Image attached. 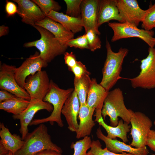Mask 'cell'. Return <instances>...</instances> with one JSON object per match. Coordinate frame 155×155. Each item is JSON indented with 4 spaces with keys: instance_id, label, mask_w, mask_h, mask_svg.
I'll use <instances>...</instances> for the list:
<instances>
[{
    "instance_id": "cell-1",
    "label": "cell",
    "mask_w": 155,
    "mask_h": 155,
    "mask_svg": "<svg viewBox=\"0 0 155 155\" xmlns=\"http://www.w3.org/2000/svg\"><path fill=\"white\" fill-rule=\"evenodd\" d=\"M106 47V57L102 69V78L99 84L109 91L121 78L120 74L123 63L129 51L127 49L121 47L117 52H114L107 40Z\"/></svg>"
},
{
    "instance_id": "cell-2",
    "label": "cell",
    "mask_w": 155,
    "mask_h": 155,
    "mask_svg": "<svg viewBox=\"0 0 155 155\" xmlns=\"http://www.w3.org/2000/svg\"><path fill=\"white\" fill-rule=\"evenodd\" d=\"M74 90L73 88L66 90L61 89L52 80H50L48 90L43 101L51 104L53 110L49 116L43 119H34L29 125L49 122L51 125L55 122L59 127H63L64 124L61 118V111L66 100Z\"/></svg>"
},
{
    "instance_id": "cell-3",
    "label": "cell",
    "mask_w": 155,
    "mask_h": 155,
    "mask_svg": "<svg viewBox=\"0 0 155 155\" xmlns=\"http://www.w3.org/2000/svg\"><path fill=\"white\" fill-rule=\"evenodd\" d=\"M24 140L23 146L14 155H34L46 150L62 152L61 148L52 142L47 128L43 123L28 133Z\"/></svg>"
},
{
    "instance_id": "cell-4",
    "label": "cell",
    "mask_w": 155,
    "mask_h": 155,
    "mask_svg": "<svg viewBox=\"0 0 155 155\" xmlns=\"http://www.w3.org/2000/svg\"><path fill=\"white\" fill-rule=\"evenodd\" d=\"M132 111L125 106L123 92L119 88L108 92L101 110L104 120L108 116L111 126L116 127L118 124V117H120L129 124Z\"/></svg>"
},
{
    "instance_id": "cell-5",
    "label": "cell",
    "mask_w": 155,
    "mask_h": 155,
    "mask_svg": "<svg viewBox=\"0 0 155 155\" xmlns=\"http://www.w3.org/2000/svg\"><path fill=\"white\" fill-rule=\"evenodd\" d=\"M35 28L40 33V39L25 43V47H34L40 51V56L46 63L51 62L56 57L64 54L68 48L62 45L54 35L45 28L35 25Z\"/></svg>"
},
{
    "instance_id": "cell-6",
    "label": "cell",
    "mask_w": 155,
    "mask_h": 155,
    "mask_svg": "<svg viewBox=\"0 0 155 155\" xmlns=\"http://www.w3.org/2000/svg\"><path fill=\"white\" fill-rule=\"evenodd\" d=\"M108 25L113 30V35L111 41L114 42L123 38L136 37L142 40L149 47L155 46L154 32L138 28L137 26L127 23L109 22Z\"/></svg>"
},
{
    "instance_id": "cell-7",
    "label": "cell",
    "mask_w": 155,
    "mask_h": 155,
    "mask_svg": "<svg viewBox=\"0 0 155 155\" xmlns=\"http://www.w3.org/2000/svg\"><path fill=\"white\" fill-rule=\"evenodd\" d=\"M147 57L141 61V71L135 77L127 79L134 88H155V48L149 47Z\"/></svg>"
},
{
    "instance_id": "cell-8",
    "label": "cell",
    "mask_w": 155,
    "mask_h": 155,
    "mask_svg": "<svg viewBox=\"0 0 155 155\" xmlns=\"http://www.w3.org/2000/svg\"><path fill=\"white\" fill-rule=\"evenodd\" d=\"M132 141L130 144L135 148L146 146L148 135L152 126L151 120L144 114L132 111L130 119Z\"/></svg>"
},
{
    "instance_id": "cell-9",
    "label": "cell",
    "mask_w": 155,
    "mask_h": 155,
    "mask_svg": "<svg viewBox=\"0 0 155 155\" xmlns=\"http://www.w3.org/2000/svg\"><path fill=\"white\" fill-rule=\"evenodd\" d=\"M15 65L3 63L0 67V88L6 90L17 97L29 100L30 96L26 90L18 84L15 77Z\"/></svg>"
},
{
    "instance_id": "cell-10",
    "label": "cell",
    "mask_w": 155,
    "mask_h": 155,
    "mask_svg": "<svg viewBox=\"0 0 155 155\" xmlns=\"http://www.w3.org/2000/svg\"><path fill=\"white\" fill-rule=\"evenodd\" d=\"M42 110L52 112L53 107L51 104L43 100L31 99L28 106L22 113L19 115H13V119L20 121V127L19 131L23 140L28 133V127L32 121L34 115Z\"/></svg>"
},
{
    "instance_id": "cell-11",
    "label": "cell",
    "mask_w": 155,
    "mask_h": 155,
    "mask_svg": "<svg viewBox=\"0 0 155 155\" xmlns=\"http://www.w3.org/2000/svg\"><path fill=\"white\" fill-rule=\"evenodd\" d=\"M50 80L45 70H41L27 77L24 88L31 99L43 100L48 90Z\"/></svg>"
},
{
    "instance_id": "cell-12",
    "label": "cell",
    "mask_w": 155,
    "mask_h": 155,
    "mask_svg": "<svg viewBox=\"0 0 155 155\" xmlns=\"http://www.w3.org/2000/svg\"><path fill=\"white\" fill-rule=\"evenodd\" d=\"M122 23H129L137 26L142 22L146 10L142 9L136 0H116Z\"/></svg>"
},
{
    "instance_id": "cell-13",
    "label": "cell",
    "mask_w": 155,
    "mask_h": 155,
    "mask_svg": "<svg viewBox=\"0 0 155 155\" xmlns=\"http://www.w3.org/2000/svg\"><path fill=\"white\" fill-rule=\"evenodd\" d=\"M40 53L36 52L33 55L27 58L15 72L16 80L19 85L24 88L26 80L28 76L34 74L46 67L48 63L45 62L40 56Z\"/></svg>"
},
{
    "instance_id": "cell-14",
    "label": "cell",
    "mask_w": 155,
    "mask_h": 155,
    "mask_svg": "<svg viewBox=\"0 0 155 155\" xmlns=\"http://www.w3.org/2000/svg\"><path fill=\"white\" fill-rule=\"evenodd\" d=\"M18 4L17 13L22 22L32 26L46 16L39 7L32 0H13Z\"/></svg>"
},
{
    "instance_id": "cell-15",
    "label": "cell",
    "mask_w": 155,
    "mask_h": 155,
    "mask_svg": "<svg viewBox=\"0 0 155 155\" xmlns=\"http://www.w3.org/2000/svg\"><path fill=\"white\" fill-rule=\"evenodd\" d=\"M99 0H83L81 5L82 26L85 33L92 30L98 35L100 34L97 26Z\"/></svg>"
},
{
    "instance_id": "cell-16",
    "label": "cell",
    "mask_w": 155,
    "mask_h": 155,
    "mask_svg": "<svg viewBox=\"0 0 155 155\" xmlns=\"http://www.w3.org/2000/svg\"><path fill=\"white\" fill-rule=\"evenodd\" d=\"M96 134L98 139L104 142L105 148L112 152L117 154L126 152L134 155H148L149 153L146 146L141 148H134L123 142L107 137L102 133L100 126L97 129Z\"/></svg>"
},
{
    "instance_id": "cell-17",
    "label": "cell",
    "mask_w": 155,
    "mask_h": 155,
    "mask_svg": "<svg viewBox=\"0 0 155 155\" xmlns=\"http://www.w3.org/2000/svg\"><path fill=\"white\" fill-rule=\"evenodd\" d=\"M0 155H6L11 152L14 155L24 144L19 135L12 134L3 123H0Z\"/></svg>"
},
{
    "instance_id": "cell-18",
    "label": "cell",
    "mask_w": 155,
    "mask_h": 155,
    "mask_svg": "<svg viewBox=\"0 0 155 155\" xmlns=\"http://www.w3.org/2000/svg\"><path fill=\"white\" fill-rule=\"evenodd\" d=\"M80 108L79 100L74 90L66 100L61 111V114L67 121L68 128L72 132H76L79 128L77 119Z\"/></svg>"
},
{
    "instance_id": "cell-19",
    "label": "cell",
    "mask_w": 155,
    "mask_h": 155,
    "mask_svg": "<svg viewBox=\"0 0 155 155\" xmlns=\"http://www.w3.org/2000/svg\"><path fill=\"white\" fill-rule=\"evenodd\" d=\"M102 109H96L94 116L95 121L98 123L106 130L107 135L106 136L111 139H116L118 137L121 139L123 142H128L127 133L130 130L131 126L127 123L123 121L122 119L119 121L116 127L107 125L104 121L101 114Z\"/></svg>"
},
{
    "instance_id": "cell-20",
    "label": "cell",
    "mask_w": 155,
    "mask_h": 155,
    "mask_svg": "<svg viewBox=\"0 0 155 155\" xmlns=\"http://www.w3.org/2000/svg\"><path fill=\"white\" fill-rule=\"evenodd\" d=\"M35 25L41 26L48 30L63 45H66L67 41L74 38V34L60 23L47 17L36 23Z\"/></svg>"
},
{
    "instance_id": "cell-21",
    "label": "cell",
    "mask_w": 155,
    "mask_h": 155,
    "mask_svg": "<svg viewBox=\"0 0 155 155\" xmlns=\"http://www.w3.org/2000/svg\"><path fill=\"white\" fill-rule=\"evenodd\" d=\"M111 20H115L122 23L116 0H99L97 17L98 27Z\"/></svg>"
},
{
    "instance_id": "cell-22",
    "label": "cell",
    "mask_w": 155,
    "mask_h": 155,
    "mask_svg": "<svg viewBox=\"0 0 155 155\" xmlns=\"http://www.w3.org/2000/svg\"><path fill=\"white\" fill-rule=\"evenodd\" d=\"M95 109L91 108L86 104L80 106L78 115L80 120L79 128L76 131L77 139L84 137L90 135L92 129L95 125L92 116Z\"/></svg>"
},
{
    "instance_id": "cell-23",
    "label": "cell",
    "mask_w": 155,
    "mask_h": 155,
    "mask_svg": "<svg viewBox=\"0 0 155 155\" xmlns=\"http://www.w3.org/2000/svg\"><path fill=\"white\" fill-rule=\"evenodd\" d=\"M108 91L99 84L95 78L91 79V82L87 95L86 104L96 109H102L104 100Z\"/></svg>"
},
{
    "instance_id": "cell-24",
    "label": "cell",
    "mask_w": 155,
    "mask_h": 155,
    "mask_svg": "<svg viewBox=\"0 0 155 155\" xmlns=\"http://www.w3.org/2000/svg\"><path fill=\"white\" fill-rule=\"evenodd\" d=\"M58 22L74 34L81 32L83 28L81 18H74L62 12L52 11L46 16Z\"/></svg>"
},
{
    "instance_id": "cell-25",
    "label": "cell",
    "mask_w": 155,
    "mask_h": 155,
    "mask_svg": "<svg viewBox=\"0 0 155 155\" xmlns=\"http://www.w3.org/2000/svg\"><path fill=\"white\" fill-rule=\"evenodd\" d=\"M30 102V100L16 97L0 102V109L13 115H19L26 109Z\"/></svg>"
},
{
    "instance_id": "cell-26",
    "label": "cell",
    "mask_w": 155,
    "mask_h": 155,
    "mask_svg": "<svg viewBox=\"0 0 155 155\" xmlns=\"http://www.w3.org/2000/svg\"><path fill=\"white\" fill-rule=\"evenodd\" d=\"M89 75L85 74L80 78L74 77V90L78 97L80 106L86 104L87 95L91 82Z\"/></svg>"
},
{
    "instance_id": "cell-27",
    "label": "cell",
    "mask_w": 155,
    "mask_h": 155,
    "mask_svg": "<svg viewBox=\"0 0 155 155\" xmlns=\"http://www.w3.org/2000/svg\"><path fill=\"white\" fill-rule=\"evenodd\" d=\"M92 142L90 137L86 136L75 143L72 142L70 147L74 150L73 155H87V152L90 148Z\"/></svg>"
},
{
    "instance_id": "cell-28",
    "label": "cell",
    "mask_w": 155,
    "mask_h": 155,
    "mask_svg": "<svg viewBox=\"0 0 155 155\" xmlns=\"http://www.w3.org/2000/svg\"><path fill=\"white\" fill-rule=\"evenodd\" d=\"M87 155H134L132 154L123 152L117 154L108 150L106 148L103 149L100 141L97 140H92L90 150L87 152Z\"/></svg>"
},
{
    "instance_id": "cell-29",
    "label": "cell",
    "mask_w": 155,
    "mask_h": 155,
    "mask_svg": "<svg viewBox=\"0 0 155 155\" xmlns=\"http://www.w3.org/2000/svg\"><path fill=\"white\" fill-rule=\"evenodd\" d=\"M46 17L51 11L58 12L61 9L59 3L53 0H32Z\"/></svg>"
},
{
    "instance_id": "cell-30",
    "label": "cell",
    "mask_w": 155,
    "mask_h": 155,
    "mask_svg": "<svg viewBox=\"0 0 155 155\" xmlns=\"http://www.w3.org/2000/svg\"><path fill=\"white\" fill-rule=\"evenodd\" d=\"M142 22L141 26L144 29L151 30L155 28V3L146 10Z\"/></svg>"
},
{
    "instance_id": "cell-31",
    "label": "cell",
    "mask_w": 155,
    "mask_h": 155,
    "mask_svg": "<svg viewBox=\"0 0 155 155\" xmlns=\"http://www.w3.org/2000/svg\"><path fill=\"white\" fill-rule=\"evenodd\" d=\"M83 0H65L67 6L66 14L74 18H81V5Z\"/></svg>"
},
{
    "instance_id": "cell-32",
    "label": "cell",
    "mask_w": 155,
    "mask_h": 155,
    "mask_svg": "<svg viewBox=\"0 0 155 155\" xmlns=\"http://www.w3.org/2000/svg\"><path fill=\"white\" fill-rule=\"evenodd\" d=\"M87 40L89 49L92 51L101 47V42L98 35L92 30H88L85 34Z\"/></svg>"
},
{
    "instance_id": "cell-33",
    "label": "cell",
    "mask_w": 155,
    "mask_h": 155,
    "mask_svg": "<svg viewBox=\"0 0 155 155\" xmlns=\"http://www.w3.org/2000/svg\"><path fill=\"white\" fill-rule=\"evenodd\" d=\"M65 45L68 47H74L80 49H89L87 40L85 34L73 38L67 41Z\"/></svg>"
},
{
    "instance_id": "cell-34",
    "label": "cell",
    "mask_w": 155,
    "mask_h": 155,
    "mask_svg": "<svg viewBox=\"0 0 155 155\" xmlns=\"http://www.w3.org/2000/svg\"><path fill=\"white\" fill-rule=\"evenodd\" d=\"M68 70L72 72L75 75V77L77 78H80L85 74L90 75V72L87 69L85 65L80 61H77L75 65L73 67L68 69Z\"/></svg>"
},
{
    "instance_id": "cell-35",
    "label": "cell",
    "mask_w": 155,
    "mask_h": 155,
    "mask_svg": "<svg viewBox=\"0 0 155 155\" xmlns=\"http://www.w3.org/2000/svg\"><path fill=\"white\" fill-rule=\"evenodd\" d=\"M64 55L65 63L68 66V69L73 67L75 65L77 61L75 55L73 52H71L69 53L66 52Z\"/></svg>"
},
{
    "instance_id": "cell-36",
    "label": "cell",
    "mask_w": 155,
    "mask_h": 155,
    "mask_svg": "<svg viewBox=\"0 0 155 155\" xmlns=\"http://www.w3.org/2000/svg\"><path fill=\"white\" fill-rule=\"evenodd\" d=\"M5 8L8 16H12L18 12V7L12 2L6 0Z\"/></svg>"
},
{
    "instance_id": "cell-37",
    "label": "cell",
    "mask_w": 155,
    "mask_h": 155,
    "mask_svg": "<svg viewBox=\"0 0 155 155\" xmlns=\"http://www.w3.org/2000/svg\"><path fill=\"white\" fill-rule=\"evenodd\" d=\"M146 146L155 152V130L151 129L148 135Z\"/></svg>"
},
{
    "instance_id": "cell-38",
    "label": "cell",
    "mask_w": 155,
    "mask_h": 155,
    "mask_svg": "<svg viewBox=\"0 0 155 155\" xmlns=\"http://www.w3.org/2000/svg\"><path fill=\"white\" fill-rule=\"evenodd\" d=\"M17 97L14 95L4 90H0V102Z\"/></svg>"
},
{
    "instance_id": "cell-39",
    "label": "cell",
    "mask_w": 155,
    "mask_h": 155,
    "mask_svg": "<svg viewBox=\"0 0 155 155\" xmlns=\"http://www.w3.org/2000/svg\"><path fill=\"white\" fill-rule=\"evenodd\" d=\"M34 155H63L61 153L51 150H46L39 152Z\"/></svg>"
},
{
    "instance_id": "cell-40",
    "label": "cell",
    "mask_w": 155,
    "mask_h": 155,
    "mask_svg": "<svg viewBox=\"0 0 155 155\" xmlns=\"http://www.w3.org/2000/svg\"><path fill=\"white\" fill-rule=\"evenodd\" d=\"M9 31L8 27L3 25L0 27V36L7 34Z\"/></svg>"
},
{
    "instance_id": "cell-41",
    "label": "cell",
    "mask_w": 155,
    "mask_h": 155,
    "mask_svg": "<svg viewBox=\"0 0 155 155\" xmlns=\"http://www.w3.org/2000/svg\"><path fill=\"white\" fill-rule=\"evenodd\" d=\"M6 155H13V154L11 152H9Z\"/></svg>"
},
{
    "instance_id": "cell-42",
    "label": "cell",
    "mask_w": 155,
    "mask_h": 155,
    "mask_svg": "<svg viewBox=\"0 0 155 155\" xmlns=\"http://www.w3.org/2000/svg\"><path fill=\"white\" fill-rule=\"evenodd\" d=\"M154 124L155 125V120L154 122Z\"/></svg>"
},
{
    "instance_id": "cell-43",
    "label": "cell",
    "mask_w": 155,
    "mask_h": 155,
    "mask_svg": "<svg viewBox=\"0 0 155 155\" xmlns=\"http://www.w3.org/2000/svg\"><path fill=\"white\" fill-rule=\"evenodd\" d=\"M152 155H155V154H151Z\"/></svg>"
}]
</instances>
